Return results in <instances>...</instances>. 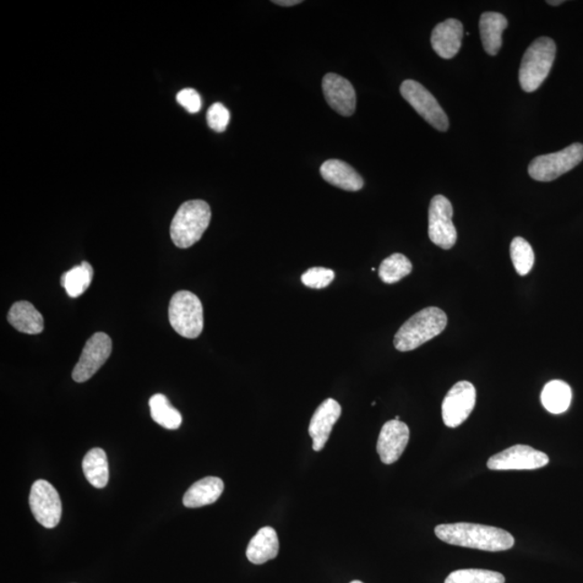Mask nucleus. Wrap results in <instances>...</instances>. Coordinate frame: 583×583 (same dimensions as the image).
Instances as JSON below:
<instances>
[{"mask_svg": "<svg viewBox=\"0 0 583 583\" xmlns=\"http://www.w3.org/2000/svg\"><path fill=\"white\" fill-rule=\"evenodd\" d=\"M320 173L324 181L347 192H358L364 185L361 176L348 163L339 159L325 161Z\"/></svg>", "mask_w": 583, "mask_h": 583, "instance_id": "17", "label": "nucleus"}, {"mask_svg": "<svg viewBox=\"0 0 583 583\" xmlns=\"http://www.w3.org/2000/svg\"><path fill=\"white\" fill-rule=\"evenodd\" d=\"M571 388L563 380L550 381L542 392L544 408L552 414H562L569 410L571 402Z\"/></svg>", "mask_w": 583, "mask_h": 583, "instance_id": "23", "label": "nucleus"}, {"mask_svg": "<svg viewBox=\"0 0 583 583\" xmlns=\"http://www.w3.org/2000/svg\"><path fill=\"white\" fill-rule=\"evenodd\" d=\"M206 122L215 132H224L231 122V113L222 103H214L206 114Z\"/></svg>", "mask_w": 583, "mask_h": 583, "instance_id": "30", "label": "nucleus"}, {"mask_svg": "<svg viewBox=\"0 0 583 583\" xmlns=\"http://www.w3.org/2000/svg\"><path fill=\"white\" fill-rule=\"evenodd\" d=\"M112 350L113 342L107 334L99 332L91 336L73 370V379L76 383L89 380L110 358Z\"/></svg>", "mask_w": 583, "mask_h": 583, "instance_id": "10", "label": "nucleus"}, {"mask_svg": "<svg viewBox=\"0 0 583 583\" xmlns=\"http://www.w3.org/2000/svg\"><path fill=\"white\" fill-rule=\"evenodd\" d=\"M477 390L469 381L462 380L453 386L442 403V417L445 426L460 427L465 423L476 406Z\"/></svg>", "mask_w": 583, "mask_h": 583, "instance_id": "11", "label": "nucleus"}, {"mask_svg": "<svg viewBox=\"0 0 583 583\" xmlns=\"http://www.w3.org/2000/svg\"><path fill=\"white\" fill-rule=\"evenodd\" d=\"M464 26L461 22L449 19L434 27L432 35V45L438 56L443 59H453L460 52Z\"/></svg>", "mask_w": 583, "mask_h": 583, "instance_id": "16", "label": "nucleus"}, {"mask_svg": "<svg viewBox=\"0 0 583 583\" xmlns=\"http://www.w3.org/2000/svg\"><path fill=\"white\" fill-rule=\"evenodd\" d=\"M400 92L405 101L421 115L429 124L439 131H448L450 128L449 117L437 99L415 80H405L401 85Z\"/></svg>", "mask_w": 583, "mask_h": 583, "instance_id": "7", "label": "nucleus"}, {"mask_svg": "<svg viewBox=\"0 0 583 583\" xmlns=\"http://www.w3.org/2000/svg\"><path fill=\"white\" fill-rule=\"evenodd\" d=\"M549 464V457L531 446L517 444L496 454L487 461L490 470H533Z\"/></svg>", "mask_w": 583, "mask_h": 583, "instance_id": "12", "label": "nucleus"}, {"mask_svg": "<svg viewBox=\"0 0 583 583\" xmlns=\"http://www.w3.org/2000/svg\"><path fill=\"white\" fill-rule=\"evenodd\" d=\"M342 415V406L334 399L321 403L315 410L309 424V435L313 439V449L320 451L324 449L330 438L332 429Z\"/></svg>", "mask_w": 583, "mask_h": 583, "instance_id": "15", "label": "nucleus"}, {"mask_svg": "<svg viewBox=\"0 0 583 583\" xmlns=\"http://www.w3.org/2000/svg\"><path fill=\"white\" fill-rule=\"evenodd\" d=\"M351 583H363V582H362V581H359V580H354V581H352V582H351Z\"/></svg>", "mask_w": 583, "mask_h": 583, "instance_id": "34", "label": "nucleus"}, {"mask_svg": "<svg viewBox=\"0 0 583 583\" xmlns=\"http://www.w3.org/2000/svg\"><path fill=\"white\" fill-rule=\"evenodd\" d=\"M448 325V317L442 309L427 307L415 314L403 324L395 336L394 344L401 352L417 350L440 335Z\"/></svg>", "mask_w": 583, "mask_h": 583, "instance_id": "2", "label": "nucleus"}, {"mask_svg": "<svg viewBox=\"0 0 583 583\" xmlns=\"http://www.w3.org/2000/svg\"><path fill=\"white\" fill-rule=\"evenodd\" d=\"M177 101L185 110L190 114L198 113L203 106V101L197 91L194 89H183L177 96Z\"/></svg>", "mask_w": 583, "mask_h": 583, "instance_id": "31", "label": "nucleus"}, {"mask_svg": "<svg viewBox=\"0 0 583 583\" xmlns=\"http://www.w3.org/2000/svg\"><path fill=\"white\" fill-rule=\"evenodd\" d=\"M275 5H282V7H292V5H296L302 4V0H275L272 2Z\"/></svg>", "mask_w": 583, "mask_h": 583, "instance_id": "32", "label": "nucleus"}, {"mask_svg": "<svg viewBox=\"0 0 583 583\" xmlns=\"http://www.w3.org/2000/svg\"><path fill=\"white\" fill-rule=\"evenodd\" d=\"M224 490V482L220 478L208 477L196 482L184 495L183 504L187 508H200L214 504Z\"/></svg>", "mask_w": 583, "mask_h": 583, "instance_id": "19", "label": "nucleus"}, {"mask_svg": "<svg viewBox=\"0 0 583 583\" xmlns=\"http://www.w3.org/2000/svg\"><path fill=\"white\" fill-rule=\"evenodd\" d=\"M429 238L438 247L450 250L457 241L453 224V205L442 195L433 198L429 206Z\"/></svg>", "mask_w": 583, "mask_h": 583, "instance_id": "8", "label": "nucleus"}, {"mask_svg": "<svg viewBox=\"0 0 583 583\" xmlns=\"http://www.w3.org/2000/svg\"><path fill=\"white\" fill-rule=\"evenodd\" d=\"M512 263L520 276L530 274L533 263H535V254L532 245L525 239L516 237L512 240L510 247Z\"/></svg>", "mask_w": 583, "mask_h": 583, "instance_id": "27", "label": "nucleus"}, {"mask_svg": "<svg viewBox=\"0 0 583 583\" xmlns=\"http://www.w3.org/2000/svg\"><path fill=\"white\" fill-rule=\"evenodd\" d=\"M508 26L506 16L497 13H485L479 19V32L484 50L496 56L503 46V32Z\"/></svg>", "mask_w": 583, "mask_h": 583, "instance_id": "20", "label": "nucleus"}, {"mask_svg": "<svg viewBox=\"0 0 583 583\" xmlns=\"http://www.w3.org/2000/svg\"><path fill=\"white\" fill-rule=\"evenodd\" d=\"M396 421H400V416H396Z\"/></svg>", "mask_w": 583, "mask_h": 583, "instance_id": "35", "label": "nucleus"}, {"mask_svg": "<svg viewBox=\"0 0 583 583\" xmlns=\"http://www.w3.org/2000/svg\"><path fill=\"white\" fill-rule=\"evenodd\" d=\"M334 279L335 272L332 269H324V267H314V269L304 272L302 276L304 285L310 288H315V290L329 287Z\"/></svg>", "mask_w": 583, "mask_h": 583, "instance_id": "29", "label": "nucleus"}, {"mask_svg": "<svg viewBox=\"0 0 583 583\" xmlns=\"http://www.w3.org/2000/svg\"><path fill=\"white\" fill-rule=\"evenodd\" d=\"M563 0H558V2H548V4L552 5H559L560 4H563Z\"/></svg>", "mask_w": 583, "mask_h": 583, "instance_id": "33", "label": "nucleus"}, {"mask_svg": "<svg viewBox=\"0 0 583 583\" xmlns=\"http://www.w3.org/2000/svg\"><path fill=\"white\" fill-rule=\"evenodd\" d=\"M503 574L487 569H460L450 574L444 583H505Z\"/></svg>", "mask_w": 583, "mask_h": 583, "instance_id": "28", "label": "nucleus"}, {"mask_svg": "<svg viewBox=\"0 0 583 583\" xmlns=\"http://www.w3.org/2000/svg\"><path fill=\"white\" fill-rule=\"evenodd\" d=\"M210 205L203 200L184 203L171 224V238L179 249H188L204 236L211 222Z\"/></svg>", "mask_w": 583, "mask_h": 583, "instance_id": "3", "label": "nucleus"}, {"mask_svg": "<svg viewBox=\"0 0 583 583\" xmlns=\"http://www.w3.org/2000/svg\"><path fill=\"white\" fill-rule=\"evenodd\" d=\"M323 89L326 102L340 115L351 116L356 111V91L346 78L333 73L326 74L323 81Z\"/></svg>", "mask_w": 583, "mask_h": 583, "instance_id": "14", "label": "nucleus"}, {"mask_svg": "<svg viewBox=\"0 0 583 583\" xmlns=\"http://www.w3.org/2000/svg\"><path fill=\"white\" fill-rule=\"evenodd\" d=\"M557 46L549 37L538 38L523 57L519 79L525 92L536 91L547 79L554 63Z\"/></svg>", "mask_w": 583, "mask_h": 583, "instance_id": "4", "label": "nucleus"}, {"mask_svg": "<svg viewBox=\"0 0 583 583\" xmlns=\"http://www.w3.org/2000/svg\"><path fill=\"white\" fill-rule=\"evenodd\" d=\"M30 506L32 515L43 527H57L61 521V498H59L58 490L45 479H38L32 484Z\"/></svg>", "mask_w": 583, "mask_h": 583, "instance_id": "9", "label": "nucleus"}, {"mask_svg": "<svg viewBox=\"0 0 583 583\" xmlns=\"http://www.w3.org/2000/svg\"><path fill=\"white\" fill-rule=\"evenodd\" d=\"M169 320L178 334L185 339H197L204 331L203 304L194 293L179 291L169 305Z\"/></svg>", "mask_w": 583, "mask_h": 583, "instance_id": "5", "label": "nucleus"}, {"mask_svg": "<svg viewBox=\"0 0 583 583\" xmlns=\"http://www.w3.org/2000/svg\"><path fill=\"white\" fill-rule=\"evenodd\" d=\"M150 415L155 423L169 430H177L181 427L182 415L177 408L171 405L166 396L158 394L150 400Z\"/></svg>", "mask_w": 583, "mask_h": 583, "instance_id": "25", "label": "nucleus"}, {"mask_svg": "<svg viewBox=\"0 0 583 583\" xmlns=\"http://www.w3.org/2000/svg\"><path fill=\"white\" fill-rule=\"evenodd\" d=\"M8 321L22 333L36 335L43 331L42 315L30 302L22 301L14 304L9 310Z\"/></svg>", "mask_w": 583, "mask_h": 583, "instance_id": "21", "label": "nucleus"}, {"mask_svg": "<svg viewBox=\"0 0 583 583\" xmlns=\"http://www.w3.org/2000/svg\"><path fill=\"white\" fill-rule=\"evenodd\" d=\"M279 553V538L274 528L265 526L251 539L247 549V558L251 563L265 564L277 558Z\"/></svg>", "mask_w": 583, "mask_h": 583, "instance_id": "18", "label": "nucleus"}, {"mask_svg": "<svg viewBox=\"0 0 583 583\" xmlns=\"http://www.w3.org/2000/svg\"><path fill=\"white\" fill-rule=\"evenodd\" d=\"M435 535L445 543L482 551H506L515 546V538L501 528L474 524V523H454L441 524L434 528Z\"/></svg>", "mask_w": 583, "mask_h": 583, "instance_id": "1", "label": "nucleus"}, {"mask_svg": "<svg viewBox=\"0 0 583 583\" xmlns=\"http://www.w3.org/2000/svg\"><path fill=\"white\" fill-rule=\"evenodd\" d=\"M413 270L411 260L405 255L396 253L383 260L378 269L380 280L392 285L410 275Z\"/></svg>", "mask_w": 583, "mask_h": 583, "instance_id": "26", "label": "nucleus"}, {"mask_svg": "<svg viewBox=\"0 0 583 583\" xmlns=\"http://www.w3.org/2000/svg\"><path fill=\"white\" fill-rule=\"evenodd\" d=\"M92 279H94V269L88 261H83L79 266L64 272L61 285L69 297L77 298L88 290Z\"/></svg>", "mask_w": 583, "mask_h": 583, "instance_id": "24", "label": "nucleus"}, {"mask_svg": "<svg viewBox=\"0 0 583 583\" xmlns=\"http://www.w3.org/2000/svg\"><path fill=\"white\" fill-rule=\"evenodd\" d=\"M583 160V145L575 143L553 154L538 156L528 167L532 178L539 182H551L573 170Z\"/></svg>", "mask_w": 583, "mask_h": 583, "instance_id": "6", "label": "nucleus"}, {"mask_svg": "<svg viewBox=\"0 0 583 583\" xmlns=\"http://www.w3.org/2000/svg\"><path fill=\"white\" fill-rule=\"evenodd\" d=\"M85 477L96 488H105L110 479L107 456L102 449H92L83 461Z\"/></svg>", "mask_w": 583, "mask_h": 583, "instance_id": "22", "label": "nucleus"}, {"mask_svg": "<svg viewBox=\"0 0 583 583\" xmlns=\"http://www.w3.org/2000/svg\"><path fill=\"white\" fill-rule=\"evenodd\" d=\"M410 440V429L400 421L387 422L379 433L378 453L385 465L395 464L405 453Z\"/></svg>", "mask_w": 583, "mask_h": 583, "instance_id": "13", "label": "nucleus"}]
</instances>
